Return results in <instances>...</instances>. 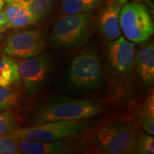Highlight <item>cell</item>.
Returning <instances> with one entry per match:
<instances>
[{
	"mask_svg": "<svg viewBox=\"0 0 154 154\" xmlns=\"http://www.w3.org/2000/svg\"><path fill=\"white\" fill-rule=\"evenodd\" d=\"M18 116L11 110L0 112V136H5L17 128Z\"/></svg>",
	"mask_w": 154,
	"mask_h": 154,
	"instance_id": "cell-18",
	"label": "cell"
},
{
	"mask_svg": "<svg viewBox=\"0 0 154 154\" xmlns=\"http://www.w3.org/2000/svg\"><path fill=\"white\" fill-rule=\"evenodd\" d=\"M136 153L141 154L154 153V138L151 135L142 134L138 137Z\"/></svg>",
	"mask_w": 154,
	"mask_h": 154,
	"instance_id": "cell-20",
	"label": "cell"
},
{
	"mask_svg": "<svg viewBox=\"0 0 154 154\" xmlns=\"http://www.w3.org/2000/svg\"><path fill=\"white\" fill-rule=\"evenodd\" d=\"M93 27V18L88 12L63 15L53 25L50 43L63 48L80 47L89 39Z\"/></svg>",
	"mask_w": 154,
	"mask_h": 154,
	"instance_id": "cell-4",
	"label": "cell"
},
{
	"mask_svg": "<svg viewBox=\"0 0 154 154\" xmlns=\"http://www.w3.org/2000/svg\"><path fill=\"white\" fill-rule=\"evenodd\" d=\"M128 0H106L99 19V29L108 40L113 41L121 36L119 15L121 9Z\"/></svg>",
	"mask_w": 154,
	"mask_h": 154,
	"instance_id": "cell-10",
	"label": "cell"
},
{
	"mask_svg": "<svg viewBox=\"0 0 154 154\" xmlns=\"http://www.w3.org/2000/svg\"><path fill=\"white\" fill-rule=\"evenodd\" d=\"M5 3V0H0V11H2V9H3Z\"/></svg>",
	"mask_w": 154,
	"mask_h": 154,
	"instance_id": "cell-24",
	"label": "cell"
},
{
	"mask_svg": "<svg viewBox=\"0 0 154 154\" xmlns=\"http://www.w3.org/2000/svg\"><path fill=\"white\" fill-rule=\"evenodd\" d=\"M119 25L126 37L135 43H143L153 34L154 25L149 11L140 3H126L121 9Z\"/></svg>",
	"mask_w": 154,
	"mask_h": 154,
	"instance_id": "cell-5",
	"label": "cell"
},
{
	"mask_svg": "<svg viewBox=\"0 0 154 154\" xmlns=\"http://www.w3.org/2000/svg\"><path fill=\"white\" fill-rule=\"evenodd\" d=\"M88 122L84 119L61 120L36 124V126L17 128L5 137L35 141L66 140L79 136L86 130Z\"/></svg>",
	"mask_w": 154,
	"mask_h": 154,
	"instance_id": "cell-2",
	"label": "cell"
},
{
	"mask_svg": "<svg viewBox=\"0 0 154 154\" xmlns=\"http://www.w3.org/2000/svg\"><path fill=\"white\" fill-rule=\"evenodd\" d=\"M47 45L44 34L38 29H26L11 34L3 51L11 57L27 59L40 54Z\"/></svg>",
	"mask_w": 154,
	"mask_h": 154,
	"instance_id": "cell-7",
	"label": "cell"
},
{
	"mask_svg": "<svg viewBox=\"0 0 154 154\" xmlns=\"http://www.w3.org/2000/svg\"><path fill=\"white\" fill-rule=\"evenodd\" d=\"M21 153L14 140L5 136H0V154Z\"/></svg>",
	"mask_w": 154,
	"mask_h": 154,
	"instance_id": "cell-21",
	"label": "cell"
},
{
	"mask_svg": "<svg viewBox=\"0 0 154 154\" xmlns=\"http://www.w3.org/2000/svg\"><path fill=\"white\" fill-rule=\"evenodd\" d=\"M18 95L11 88L0 86V112L17 106Z\"/></svg>",
	"mask_w": 154,
	"mask_h": 154,
	"instance_id": "cell-19",
	"label": "cell"
},
{
	"mask_svg": "<svg viewBox=\"0 0 154 154\" xmlns=\"http://www.w3.org/2000/svg\"><path fill=\"white\" fill-rule=\"evenodd\" d=\"M9 28L8 22L3 11H0V33Z\"/></svg>",
	"mask_w": 154,
	"mask_h": 154,
	"instance_id": "cell-22",
	"label": "cell"
},
{
	"mask_svg": "<svg viewBox=\"0 0 154 154\" xmlns=\"http://www.w3.org/2000/svg\"><path fill=\"white\" fill-rule=\"evenodd\" d=\"M138 137L136 125L119 122L100 127L90 136L89 142L103 153H136Z\"/></svg>",
	"mask_w": 154,
	"mask_h": 154,
	"instance_id": "cell-1",
	"label": "cell"
},
{
	"mask_svg": "<svg viewBox=\"0 0 154 154\" xmlns=\"http://www.w3.org/2000/svg\"><path fill=\"white\" fill-rule=\"evenodd\" d=\"M18 65L10 58L3 57L0 59V86L9 88L20 82Z\"/></svg>",
	"mask_w": 154,
	"mask_h": 154,
	"instance_id": "cell-14",
	"label": "cell"
},
{
	"mask_svg": "<svg viewBox=\"0 0 154 154\" xmlns=\"http://www.w3.org/2000/svg\"><path fill=\"white\" fill-rule=\"evenodd\" d=\"M136 66L140 78L146 85L154 82V46L151 42L138 51Z\"/></svg>",
	"mask_w": 154,
	"mask_h": 154,
	"instance_id": "cell-12",
	"label": "cell"
},
{
	"mask_svg": "<svg viewBox=\"0 0 154 154\" xmlns=\"http://www.w3.org/2000/svg\"><path fill=\"white\" fill-rule=\"evenodd\" d=\"M22 1H24V0H5V2H7L8 5H10V4H14Z\"/></svg>",
	"mask_w": 154,
	"mask_h": 154,
	"instance_id": "cell-23",
	"label": "cell"
},
{
	"mask_svg": "<svg viewBox=\"0 0 154 154\" xmlns=\"http://www.w3.org/2000/svg\"><path fill=\"white\" fill-rule=\"evenodd\" d=\"M54 0H24L14 3L24 8L36 21L45 17L52 7Z\"/></svg>",
	"mask_w": 154,
	"mask_h": 154,
	"instance_id": "cell-15",
	"label": "cell"
},
{
	"mask_svg": "<svg viewBox=\"0 0 154 154\" xmlns=\"http://www.w3.org/2000/svg\"><path fill=\"white\" fill-rule=\"evenodd\" d=\"M106 57L108 65L115 74L128 75L135 63V45L119 36L107 44Z\"/></svg>",
	"mask_w": 154,
	"mask_h": 154,
	"instance_id": "cell-9",
	"label": "cell"
},
{
	"mask_svg": "<svg viewBox=\"0 0 154 154\" xmlns=\"http://www.w3.org/2000/svg\"><path fill=\"white\" fill-rule=\"evenodd\" d=\"M103 0H63L62 9L66 14L88 12Z\"/></svg>",
	"mask_w": 154,
	"mask_h": 154,
	"instance_id": "cell-16",
	"label": "cell"
},
{
	"mask_svg": "<svg viewBox=\"0 0 154 154\" xmlns=\"http://www.w3.org/2000/svg\"><path fill=\"white\" fill-rule=\"evenodd\" d=\"M140 123L143 129L150 135L154 134V98L152 93L146 100L140 113Z\"/></svg>",
	"mask_w": 154,
	"mask_h": 154,
	"instance_id": "cell-17",
	"label": "cell"
},
{
	"mask_svg": "<svg viewBox=\"0 0 154 154\" xmlns=\"http://www.w3.org/2000/svg\"><path fill=\"white\" fill-rule=\"evenodd\" d=\"M101 78V60L94 51H84L72 59L69 69V79L76 88L92 89L99 85Z\"/></svg>",
	"mask_w": 154,
	"mask_h": 154,
	"instance_id": "cell-6",
	"label": "cell"
},
{
	"mask_svg": "<svg viewBox=\"0 0 154 154\" xmlns=\"http://www.w3.org/2000/svg\"><path fill=\"white\" fill-rule=\"evenodd\" d=\"M3 12L8 22L9 28L24 27L36 22L24 8L14 4L8 5Z\"/></svg>",
	"mask_w": 154,
	"mask_h": 154,
	"instance_id": "cell-13",
	"label": "cell"
},
{
	"mask_svg": "<svg viewBox=\"0 0 154 154\" xmlns=\"http://www.w3.org/2000/svg\"><path fill=\"white\" fill-rule=\"evenodd\" d=\"M20 79L30 95L38 91L49 77L52 59L49 54H42L24 59L17 63Z\"/></svg>",
	"mask_w": 154,
	"mask_h": 154,
	"instance_id": "cell-8",
	"label": "cell"
},
{
	"mask_svg": "<svg viewBox=\"0 0 154 154\" xmlns=\"http://www.w3.org/2000/svg\"><path fill=\"white\" fill-rule=\"evenodd\" d=\"M16 141L21 153L26 154H65L76 151V146L65 140L53 141H35L13 139Z\"/></svg>",
	"mask_w": 154,
	"mask_h": 154,
	"instance_id": "cell-11",
	"label": "cell"
},
{
	"mask_svg": "<svg viewBox=\"0 0 154 154\" xmlns=\"http://www.w3.org/2000/svg\"><path fill=\"white\" fill-rule=\"evenodd\" d=\"M103 112L96 102L69 98H58L47 102L36 116V124L61 120L85 119Z\"/></svg>",
	"mask_w": 154,
	"mask_h": 154,
	"instance_id": "cell-3",
	"label": "cell"
}]
</instances>
